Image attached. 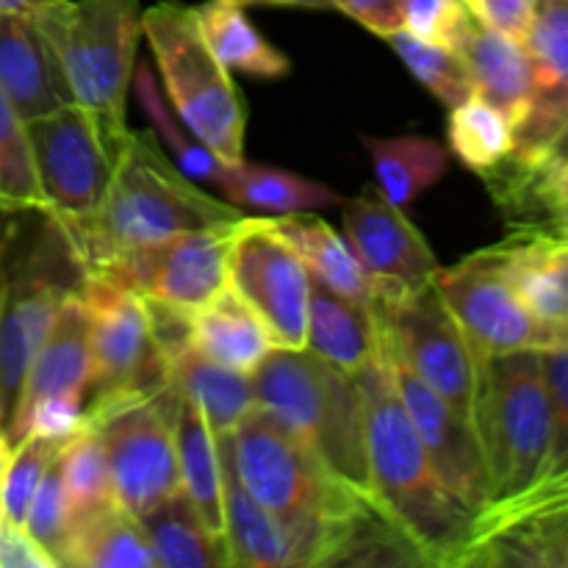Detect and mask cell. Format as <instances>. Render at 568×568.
<instances>
[{"instance_id":"6da1fadb","label":"cell","mask_w":568,"mask_h":568,"mask_svg":"<svg viewBox=\"0 0 568 568\" xmlns=\"http://www.w3.org/2000/svg\"><path fill=\"white\" fill-rule=\"evenodd\" d=\"M355 381L364 397L377 508L408 538L422 564L453 566L475 514L444 486L383 358L355 372Z\"/></svg>"},{"instance_id":"7a4b0ae2","label":"cell","mask_w":568,"mask_h":568,"mask_svg":"<svg viewBox=\"0 0 568 568\" xmlns=\"http://www.w3.org/2000/svg\"><path fill=\"white\" fill-rule=\"evenodd\" d=\"M231 444L239 477L283 527L297 566H336L358 521L381 510L338 483L258 405L233 430Z\"/></svg>"},{"instance_id":"3957f363","label":"cell","mask_w":568,"mask_h":568,"mask_svg":"<svg viewBox=\"0 0 568 568\" xmlns=\"http://www.w3.org/2000/svg\"><path fill=\"white\" fill-rule=\"evenodd\" d=\"M242 216V209L216 200L183 175L155 131H128L103 205L72 250V258L81 275L98 272L181 233Z\"/></svg>"},{"instance_id":"277c9868","label":"cell","mask_w":568,"mask_h":568,"mask_svg":"<svg viewBox=\"0 0 568 568\" xmlns=\"http://www.w3.org/2000/svg\"><path fill=\"white\" fill-rule=\"evenodd\" d=\"M255 405L275 416L338 483L377 505L355 375L311 349L275 347L253 372Z\"/></svg>"},{"instance_id":"5b68a950","label":"cell","mask_w":568,"mask_h":568,"mask_svg":"<svg viewBox=\"0 0 568 568\" xmlns=\"http://www.w3.org/2000/svg\"><path fill=\"white\" fill-rule=\"evenodd\" d=\"M471 427L486 464V508L519 497L538 480L552 438V403L541 349L480 361Z\"/></svg>"},{"instance_id":"8992f818","label":"cell","mask_w":568,"mask_h":568,"mask_svg":"<svg viewBox=\"0 0 568 568\" xmlns=\"http://www.w3.org/2000/svg\"><path fill=\"white\" fill-rule=\"evenodd\" d=\"M59 64L70 103L128 133V89L142 37L139 0H55L33 11Z\"/></svg>"},{"instance_id":"52a82bcc","label":"cell","mask_w":568,"mask_h":568,"mask_svg":"<svg viewBox=\"0 0 568 568\" xmlns=\"http://www.w3.org/2000/svg\"><path fill=\"white\" fill-rule=\"evenodd\" d=\"M142 37L148 39L164 98L178 120L222 161H242L247 109L231 70L214 59L200 37L192 6L178 0L150 6L142 11Z\"/></svg>"},{"instance_id":"ba28073f","label":"cell","mask_w":568,"mask_h":568,"mask_svg":"<svg viewBox=\"0 0 568 568\" xmlns=\"http://www.w3.org/2000/svg\"><path fill=\"white\" fill-rule=\"evenodd\" d=\"M92 325V386L87 419L153 397L170 386V353L161 344L150 305L109 272H83L78 283Z\"/></svg>"},{"instance_id":"9c48e42d","label":"cell","mask_w":568,"mask_h":568,"mask_svg":"<svg viewBox=\"0 0 568 568\" xmlns=\"http://www.w3.org/2000/svg\"><path fill=\"white\" fill-rule=\"evenodd\" d=\"M128 133H114L75 103L28 122L44 220L55 225L67 247H78L103 205Z\"/></svg>"},{"instance_id":"30bf717a","label":"cell","mask_w":568,"mask_h":568,"mask_svg":"<svg viewBox=\"0 0 568 568\" xmlns=\"http://www.w3.org/2000/svg\"><path fill=\"white\" fill-rule=\"evenodd\" d=\"M175 403L170 383L153 397L131 399L87 419L105 449L114 503L136 519L181 491Z\"/></svg>"},{"instance_id":"8fae6325","label":"cell","mask_w":568,"mask_h":568,"mask_svg":"<svg viewBox=\"0 0 568 568\" xmlns=\"http://www.w3.org/2000/svg\"><path fill=\"white\" fill-rule=\"evenodd\" d=\"M48 231V236L39 239L20 258L11 244L6 261L3 288H0V425L6 436L14 422L33 355L42 347L61 300L81 283V277L75 283H64L59 258L67 242L53 222Z\"/></svg>"},{"instance_id":"7c38bea8","label":"cell","mask_w":568,"mask_h":568,"mask_svg":"<svg viewBox=\"0 0 568 568\" xmlns=\"http://www.w3.org/2000/svg\"><path fill=\"white\" fill-rule=\"evenodd\" d=\"M375 308L383 327V347L471 425L480 358L438 288L430 286L392 305L375 303Z\"/></svg>"},{"instance_id":"4fadbf2b","label":"cell","mask_w":568,"mask_h":568,"mask_svg":"<svg viewBox=\"0 0 568 568\" xmlns=\"http://www.w3.org/2000/svg\"><path fill=\"white\" fill-rule=\"evenodd\" d=\"M433 286L453 311L480 361L558 344L552 327L544 325L516 294L514 283L505 275L497 244L477 250L453 266H438Z\"/></svg>"},{"instance_id":"5bb4252c","label":"cell","mask_w":568,"mask_h":568,"mask_svg":"<svg viewBox=\"0 0 568 568\" xmlns=\"http://www.w3.org/2000/svg\"><path fill=\"white\" fill-rule=\"evenodd\" d=\"M247 216L236 222L181 233L105 266L116 281L142 294L153 308L192 320L203 305L227 288L231 250Z\"/></svg>"},{"instance_id":"9a60e30c","label":"cell","mask_w":568,"mask_h":568,"mask_svg":"<svg viewBox=\"0 0 568 568\" xmlns=\"http://www.w3.org/2000/svg\"><path fill=\"white\" fill-rule=\"evenodd\" d=\"M227 286L270 327L275 347H305L311 272L275 231L272 216H247L231 250Z\"/></svg>"},{"instance_id":"2e32d148","label":"cell","mask_w":568,"mask_h":568,"mask_svg":"<svg viewBox=\"0 0 568 568\" xmlns=\"http://www.w3.org/2000/svg\"><path fill=\"white\" fill-rule=\"evenodd\" d=\"M344 239L369 275L377 305H392L436 283L438 258L414 222L377 186L344 200Z\"/></svg>"},{"instance_id":"e0dca14e","label":"cell","mask_w":568,"mask_h":568,"mask_svg":"<svg viewBox=\"0 0 568 568\" xmlns=\"http://www.w3.org/2000/svg\"><path fill=\"white\" fill-rule=\"evenodd\" d=\"M381 358L388 366L394 388H397L433 466L442 475L444 486L477 516L488 503V477L475 427L464 416L455 414L438 394H433L397 355L383 347Z\"/></svg>"},{"instance_id":"ac0fdd59","label":"cell","mask_w":568,"mask_h":568,"mask_svg":"<svg viewBox=\"0 0 568 568\" xmlns=\"http://www.w3.org/2000/svg\"><path fill=\"white\" fill-rule=\"evenodd\" d=\"M532 92L514 128V153L521 164L547 159L568 128V0H536L525 37Z\"/></svg>"},{"instance_id":"d6986e66","label":"cell","mask_w":568,"mask_h":568,"mask_svg":"<svg viewBox=\"0 0 568 568\" xmlns=\"http://www.w3.org/2000/svg\"><path fill=\"white\" fill-rule=\"evenodd\" d=\"M516 236H547L568 244V161L532 164L505 159L480 175Z\"/></svg>"},{"instance_id":"ffe728a7","label":"cell","mask_w":568,"mask_h":568,"mask_svg":"<svg viewBox=\"0 0 568 568\" xmlns=\"http://www.w3.org/2000/svg\"><path fill=\"white\" fill-rule=\"evenodd\" d=\"M92 325H89V311L78 288H72L61 300L59 311H55L53 322H50L48 336H44L42 347L33 355L14 422L9 427V442L17 422L39 399L59 397V394H75V397L87 399L89 386H92Z\"/></svg>"},{"instance_id":"44dd1931","label":"cell","mask_w":568,"mask_h":568,"mask_svg":"<svg viewBox=\"0 0 568 568\" xmlns=\"http://www.w3.org/2000/svg\"><path fill=\"white\" fill-rule=\"evenodd\" d=\"M0 89L26 122L70 103L53 50L33 14H0Z\"/></svg>"},{"instance_id":"7402d4cb","label":"cell","mask_w":568,"mask_h":568,"mask_svg":"<svg viewBox=\"0 0 568 568\" xmlns=\"http://www.w3.org/2000/svg\"><path fill=\"white\" fill-rule=\"evenodd\" d=\"M222 453V536L227 560L244 568H292L297 566L292 541L275 516L247 491L233 460L231 436L220 438Z\"/></svg>"},{"instance_id":"603a6c76","label":"cell","mask_w":568,"mask_h":568,"mask_svg":"<svg viewBox=\"0 0 568 568\" xmlns=\"http://www.w3.org/2000/svg\"><path fill=\"white\" fill-rule=\"evenodd\" d=\"M305 349L349 375L375 364L383 353V327L377 320V308L342 297L311 277Z\"/></svg>"},{"instance_id":"cb8c5ba5","label":"cell","mask_w":568,"mask_h":568,"mask_svg":"<svg viewBox=\"0 0 568 568\" xmlns=\"http://www.w3.org/2000/svg\"><path fill=\"white\" fill-rule=\"evenodd\" d=\"M503 266L514 283L521 303L555 331L560 347V333L568 325V244L547 236H516L497 244Z\"/></svg>"},{"instance_id":"d4e9b609","label":"cell","mask_w":568,"mask_h":568,"mask_svg":"<svg viewBox=\"0 0 568 568\" xmlns=\"http://www.w3.org/2000/svg\"><path fill=\"white\" fill-rule=\"evenodd\" d=\"M189 344L205 358L244 375H253L275 349L270 327L231 286L189 320Z\"/></svg>"},{"instance_id":"484cf974","label":"cell","mask_w":568,"mask_h":568,"mask_svg":"<svg viewBox=\"0 0 568 568\" xmlns=\"http://www.w3.org/2000/svg\"><path fill=\"white\" fill-rule=\"evenodd\" d=\"M458 55L469 70L477 98L503 111L514 128L519 125L532 92V70L525 44L475 22Z\"/></svg>"},{"instance_id":"4316f807","label":"cell","mask_w":568,"mask_h":568,"mask_svg":"<svg viewBox=\"0 0 568 568\" xmlns=\"http://www.w3.org/2000/svg\"><path fill=\"white\" fill-rule=\"evenodd\" d=\"M170 383L181 397L197 405L216 438L233 436V430L255 408L253 375L205 358L192 344L172 355Z\"/></svg>"},{"instance_id":"83f0119b","label":"cell","mask_w":568,"mask_h":568,"mask_svg":"<svg viewBox=\"0 0 568 568\" xmlns=\"http://www.w3.org/2000/svg\"><path fill=\"white\" fill-rule=\"evenodd\" d=\"M275 231L292 244L316 283L361 305H375L369 275L361 266L358 255L347 239L327 225L314 211L288 216H272Z\"/></svg>"},{"instance_id":"f1b7e54d","label":"cell","mask_w":568,"mask_h":568,"mask_svg":"<svg viewBox=\"0 0 568 568\" xmlns=\"http://www.w3.org/2000/svg\"><path fill=\"white\" fill-rule=\"evenodd\" d=\"M216 189L225 194L231 205L255 211L258 216L305 214V211H322L344 203L342 194L325 183L277 170V166L250 164L247 159L227 164Z\"/></svg>"},{"instance_id":"f546056e","label":"cell","mask_w":568,"mask_h":568,"mask_svg":"<svg viewBox=\"0 0 568 568\" xmlns=\"http://www.w3.org/2000/svg\"><path fill=\"white\" fill-rule=\"evenodd\" d=\"M192 9L200 37L225 70L266 78V81L292 72V59L253 26L244 11L247 6L239 0H205Z\"/></svg>"},{"instance_id":"4dcf8cb0","label":"cell","mask_w":568,"mask_h":568,"mask_svg":"<svg viewBox=\"0 0 568 568\" xmlns=\"http://www.w3.org/2000/svg\"><path fill=\"white\" fill-rule=\"evenodd\" d=\"M155 568H227V547L203 516L197 514L186 494L178 491L139 516Z\"/></svg>"},{"instance_id":"1f68e13d","label":"cell","mask_w":568,"mask_h":568,"mask_svg":"<svg viewBox=\"0 0 568 568\" xmlns=\"http://www.w3.org/2000/svg\"><path fill=\"white\" fill-rule=\"evenodd\" d=\"M175 447L178 471H181V491L197 508V514L203 516L211 532H216L225 541V536H222L225 514H222L220 438L211 433L209 422L203 419L197 405L189 403L181 394H178L175 403Z\"/></svg>"},{"instance_id":"d6a6232c","label":"cell","mask_w":568,"mask_h":568,"mask_svg":"<svg viewBox=\"0 0 568 568\" xmlns=\"http://www.w3.org/2000/svg\"><path fill=\"white\" fill-rule=\"evenodd\" d=\"M364 148L375 164V186L397 209L436 186L449 170V150L430 136H364Z\"/></svg>"},{"instance_id":"836d02e7","label":"cell","mask_w":568,"mask_h":568,"mask_svg":"<svg viewBox=\"0 0 568 568\" xmlns=\"http://www.w3.org/2000/svg\"><path fill=\"white\" fill-rule=\"evenodd\" d=\"M64 566L155 568V558L136 516L122 510L120 505H109L72 527Z\"/></svg>"},{"instance_id":"e575fe53","label":"cell","mask_w":568,"mask_h":568,"mask_svg":"<svg viewBox=\"0 0 568 568\" xmlns=\"http://www.w3.org/2000/svg\"><path fill=\"white\" fill-rule=\"evenodd\" d=\"M131 87L133 92H136L139 105H142V111L148 114L150 125H153L155 136L164 142L166 153L175 161L178 170H181L183 175L192 178V181L216 186L222 172H225L227 161H222L220 155L211 153V150L205 148L181 120H178V114L172 111V105L166 103L164 92L159 89V81H155L153 72H150V67L144 64V61L136 64V70H133Z\"/></svg>"},{"instance_id":"d590c367","label":"cell","mask_w":568,"mask_h":568,"mask_svg":"<svg viewBox=\"0 0 568 568\" xmlns=\"http://www.w3.org/2000/svg\"><path fill=\"white\" fill-rule=\"evenodd\" d=\"M447 142L449 153L466 170L486 175L514 153V125L503 111L471 94L469 100L449 109Z\"/></svg>"},{"instance_id":"8d00e7d4","label":"cell","mask_w":568,"mask_h":568,"mask_svg":"<svg viewBox=\"0 0 568 568\" xmlns=\"http://www.w3.org/2000/svg\"><path fill=\"white\" fill-rule=\"evenodd\" d=\"M0 214H44L28 122L0 89Z\"/></svg>"},{"instance_id":"74e56055","label":"cell","mask_w":568,"mask_h":568,"mask_svg":"<svg viewBox=\"0 0 568 568\" xmlns=\"http://www.w3.org/2000/svg\"><path fill=\"white\" fill-rule=\"evenodd\" d=\"M59 466L67 499H70L72 527L87 516L116 505L105 449L92 427L87 425L72 442L59 449Z\"/></svg>"},{"instance_id":"f35d334b","label":"cell","mask_w":568,"mask_h":568,"mask_svg":"<svg viewBox=\"0 0 568 568\" xmlns=\"http://www.w3.org/2000/svg\"><path fill=\"white\" fill-rule=\"evenodd\" d=\"M386 42L392 44L399 61L408 67L410 75L433 98L442 100L447 109H455V105H460L464 100H469L475 94L469 70H466L464 59L455 50L442 48V44L422 42V39L410 37L408 31L392 33V37H386Z\"/></svg>"},{"instance_id":"ab89813d","label":"cell","mask_w":568,"mask_h":568,"mask_svg":"<svg viewBox=\"0 0 568 568\" xmlns=\"http://www.w3.org/2000/svg\"><path fill=\"white\" fill-rule=\"evenodd\" d=\"M59 449L61 444L33 436V433H28L26 438H20L11 447L3 477H0V521L22 527L28 508H31L33 497H37L39 483L48 475Z\"/></svg>"},{"instance_id":"60d3db41","label":"cell","mask_w":568,"mask_h":568,"mask_svg":"<svg viewBox=\"0 0 568 568\" xmlns=\"http://www.w3.org/2000/svg\"><path fill=\"white\" fill-rule=\"evenodd\" d=\"M22 527H26L28 536L53 558L55 568L64 566V555L72 536V510L64 491V480H61L59 455H55L48 475L39 483L37 497H33L31 508H28Z\"/></svg>"},{"instance_id":"b9f144b4","label":"cell","mask_w":568,"mask_h":568,"mask_svg":"<svg viewBox=\"0 0 568 568\" xmlns=\"http://www.w3.org/2000/svg\"><path fill=\"white\" fill-rule=\"evenodd\" d=\"M544 375L549 386V403H552V438H549V455L544 471L530 488L544 491H560L568 488V347L541 349Z\"/></svg>"},{"instance_id":"7bdbcfd3","label":"cell","mask_w":568,"mask_h":568,"mask_svg":"<svg viewBox=\"0 0 568 568\" xmlns=\"http://www.w3.org/2000/svg\"><path fill=\"white\" fill-rule=\"evenodd\" d=\"M475 22L464 0H405L403 6V31L422 42L455 50V53L469 37Z\"/></svg>"},{"instance_id":"ee69618b","label":"cell","mask_w":568,"mask_h":568,"mask_svg":"<svg viewBox=\"0 0 568 568\" xmlns=\"http://www.w3.org/2000/svg\"><path fill=\"white\" fill-rule=\"evenodd\" d=\"M480 26L525 44L536 0H464Z\"/></svg>"},{"instance_id":"f6af8a7d","label":"cell","mask_w":568,"mask_h":568,"mask_svg":"<svg viewBox=\"0 0 568 568\" xmlns=\"http://www.w3.org/2000/svg\"><path fill=\"white\" fill-rule=\"evenodd\" d=\"M333 3H336V11L361 22L366 31L377 33L381 39L403 31L405 0H333Z\"/></svg>"},{"instance_id":"bcb514c9","label":"cell","mask_w":568,"mask_h":568,"mask_svg":"<svg viewBox=\"0 0 568 568\" xmlns=\"http://www.w3.org/2000/svg\"><path fill=\"white\" fill-rule=\"evenodd\" d=\"M0 568H55L53 558L33 541L26 527L0 521Z\"/></svg>"},{"instance_id":"7dc6e473","label":"cell","mask_w":568,"mask_h":568,"mask_svg":"<svg viewBox=\"0 0 568 568\" xmlns=\"http://www.w3.org/2000/svg\"><path fill=\"white\" fill-rule=\"evenodd\" d=\"M20 236V225H17V214H0V288H3L6 277V261H9L11 244Z\"/></svg>"},{"instance_id":"c3c4849f","label":"cell","mask_w":568,"mask_h":568,"mask_svg":"<svg viewBox=\"0 0 568 568\" xmlns=\"http://www.w3.org/2000/svg\"><path fill=\"white\" fill-rule=\"evenodd\" d=\"M242 6H283V9H333V0H239Z\"/></svg>"},{"instance_id":"681fc988","label":"cell","mask_w":568,"mask_h":568,"mask_svg":"<svg viewBox=\"0 0 568 568\" xmlns=\"http://www.w3.org/2000/svg\"><path fill=\"white\" fill-rule=\"evenodd\" d=\"M55 0H0V14H33Z\"/></svg>"},{"instance_id":"f907efd6","label":"cell","mask_w":568,"mask_h":568,"mask_svg":"<svg viewBox=\"0 0 568 568\" xmlns=\"http://www.w3.org/2000/svg\"><path fill=\"white\" fill-rule=\"evenodd\" d=\"M549 159H558V161H568V128L564 133H560L558 142L552 144V150H549Z\"/></svg>"},{"instance_id":"816d5d0a","label":"cell","mask_w":568,"mask_h":568,"mask_svg":"<svg viewBox=\"0 0 568 568\" xmlns=\"http://www.w3.org/2000/svg\"><path fill=\"white\" fill-rule=\"evenodd\" d=\"M9 453H11V442H9V436H6L3 425H0V477H3V469H6V460H9Z\"/></svg>"}]
</instances>
